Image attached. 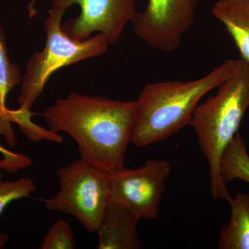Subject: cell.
<instances>
[{
  "mask_svg": "<svg viewBox=\"0 0 249 249\" xmlns=\"http://www.w3.org/2000/svg\"><path fill=\"white\" fill-rule=\"evenodd\" d=\"M137 114L136 101L71 93L47 107L43 116L51 131L75 141L81 160L114 173L124 168Z\"/></svg>",
  "mask_w": 249,
  "mask_h": 249,
  "instance_id": "1",
  "label": "cell"
},
{
  "mask_svg": "<svg viewBox=\"0 0 249 249\" xmlns=\"http://www.w3.org/2000/svg\"><path fill=\"white\" fill-rule=\"evenodd\" d=\"M228 59L195 80L150 83L139 93L132 143L146 147L173 137L190 124L201 100L227 79L236 63Z\"/></svg>",
  "mask_w": 249,
  "mask_h": 249,
  "instance_id": "2",
  "label": "cell"
},
{
  "mask_svg": "<svg viewBox=\"0 0 249 249\" xmlns=\"http://www.w3.org/2000/svg\"><path fill=\"white\" fill-rule=\"evenodd\" d=\"M217 89L196 106L190 125L207 160L211 196L230 203L232 196L221 178L220 160L249 107V64L236 60L231 73Z\"/></svg>",
  "mask_w": 249,
  "mask_h": 249,
  "instance_id": "3",
  "label": "cell"
},
{
  "mask_svg": "<svg viewBox=\"0 0 249 249\" xmlns=\"http://www.w3.org/2000/svg\"><path fill=\"white\" fill-rule=\"evenodd\" d=\"M67 10L52 6L45 22V45L28 60L18 98L21 114H30L31 109L43 91L54 72L83 60L106 53L110 45L101 34L80 41L71 38L62 29V18Z\"/></svg>",
  "mask_w": 249,
  "mask_h": 249,
  "instance_id": "4",
  "label": "cell"
},
{
  "mask_svg": "<svg viewBox=\"0 0 249 249\" xmlns=\"http://www.w3.org/2000/svg\"><path fill=\"white\" fill-rule=\"evenodd\" d=\"M109 173L81 159L58 170L60 189L44 199L46 209L76 217L89 232H97L110 201Z\"/></svg>",
  "mask_w": 249,
  "mask_h": 249,
  "instance_id": "5",
  "label": "cell"
},
{
  "mask_svg": "<svg viewBox=\"0 0 249 249\" xmlns=\"http://www.w3.org/2000/svg\"><path fill=\"white\" fill-rule=\"evenodd\" d=\"M199 0H148L132 21L134 33L152 48L173 53L196 19Z\"/></svg>",
  "mask_w": 249,
  "mask_h": 249,
  "instance_id": "6",
  "label": "cell"
},
{
  "mask_svg": "<svg viewBox=\"0 0 249 249\" xmlns=\"http://www.w3.org/2000/svg\"><path fill=\"white\" fill-rule=\"evenodd\" d=\"M171 172L168 160H149L137 169L109 174L111 199L141 218L155 219L160 213L165 181Z\"/></svg>",
  "mask_w": 249,
  "mask_h": 249,
  "instance_id": "7",
  "label": "cell"
},
{
  "mask_svg": "<svg viewBox=\"0 0 249 249\" xmlns=\"http://www.w3.org/2000/svg\"><path fill=\"white\" fill-rule=\"evenodd\" d=\"M52 6L67 10L73 4L80 8L79 16L62 24L71 38L83 41L93 33L102 34L109 45L120 40L126 26L136 14V0H49Z\"/></svg>",
  "mask_w": 249,
  "mask_h": 249,
  "instance_id": "8",
  "label": "cell"
},
{
  "mask_svg": "<svg viewBox=\"0 0 249 249\" xmlns=\"http://www.w3.org/2000/svg\"><path fill=\"white\" fill-rule=\"evenodd\" d=\"M138 214L120 203L110 199L97 232L98 249H139L142 243L137 224Z\"/></svg>",
  "mask_w": 249,
  "mask_h": 249,
  "instance_id": "9",
  "label": "cell"
},
{
  "mask_svg": "<svg viewBox=\"0 0 249 249\" xmlns=\"http://www.w3.org/2000/svg\"><path fill=\"white\" fill-rule=\"evenodd\" d=\"M211 12L225 27L241 59L249 64V0H217Z\"/></svg>",
  "mask_w": 249,
  "mask_h": 249,
  "instance_id": "10",
  "label": "cell"
},
{
  "mask_svg": "<svg viewBox=\"0 0 249 249\" xmlns=\"http://www.w3.org/2000/svg\"><path fill=\"white\" fill-rule=\"evenodd\" d=\"M231 217L220 232L219 249H249V196L238 193L229 203Z\"/></svg>",
  "mask_w": 249,
  "mask_h": 249,
  "instance_id": "11",
  "label": "cell"
},
{
  "mask_svg": "<svg viewBox=\"0 0 249 249\" xmlns=\"http://www.w3.org/2000/svg\"><path fill=\"white\" fill-rule=\"evenodd\" d=\"M22 78L19 67L10 61L4 33L0 25V109L3 114L2 120L0 121V134H4L11 146L16 144V137L11 124L12 110L6 107V98L15 87L21 84Z\"/></svg>",
  "mask_w": 249,
  "mask_h": 249,
  "instance_id": "12",
  "label": "cell"
},
{
  "mask_svg": "<svg viewBox=\"0 0 249 249\" xmlns=\"http://www.w3.org/2000/svg\"><path fill=\"white\" fill-rule=\"evenodd\" d=\"M220 175L227 185L235 179L249 183V155L245 142L239 132L223 152Z\"/></svg>",
  "mask_w": 249,
  "mask_h": 249,
  "instance_id": "13",
  "label": "cell"
},
{
  "mask_svg": "<svg viewBox=\"0 0 249 249\" xmlns=\"http://www.w3.org/2000/svg\"><path fill=\"white\" fill-rule=\"evenodd\" d=\"M3 178V174L0 173V214L10 203L21 198L29 197L36 190V183L30 178L11 181H4ZM8 239L7 235H0V249L4 247Z\"/></svg>",
  "mask_w": 249,
  "mask_h": 249,
  "instance_id": "14",
  "label": "cell"
},
{
  "mask_svg": "<svg viewBox=\"0 0 249 249\" xmlns=\"http://www.w3.org/2000/svg\"><path fill=\"white\" fill-rule=\"evenodd\" d=\"M40 249H73L76 248L71 226L63 219H59L51 226L46 234Z\"/></svg>",
  "mask_w": 249,
  "mask_h": 249,
  "instance_id": "15",
  "label": "cell"
},
{
  "mask_svg": "<svg viewBox=\"0 0 249 249\" xmlns=\"http://www.w3.org/2000/svg\"><path fill=\"white\" fill-rule=\"evenodd\" d=\"M0 153L3 160H0V168L7 173H17L18 170L24 169L32 163V160L22 154L14 153L0 145Z\"/></svg>",
  "mask_w": 249,
  "mask_h": 249,
  "instance_id": "16",
  "label": "cell"
},
{
  "mask_svg": "<svg viewBox=\"0 0 249 249\" xmlns=\"http://www.w3.org/2000/svg\"><path fill=\"white\" fill-rule=\"evenodd\" d=\"M37 0H30L29 5H28V11H29V16L30 18H34L37 14V9H36V2Z\"/></svg>",
  "mask_w": 249,
  "mask_h": 249,
  "instance_id": "17",
  "label": "cell"
},
{
  "mask_svg": "<svg viewBox=\"0 0 249 249\" xmlns=\"http://www.w3.org/2000/svg\"><path fill=\"white\" fill-rule=\"evenodd\" d=\"M2 119H3L2 112H1V109H0V121L2 120Z\"/></svg>",
  "mask_w": 249,
  "mask_h": 249,
  "instance_id": "18",
  "label": "cell"
}]
</instances>
